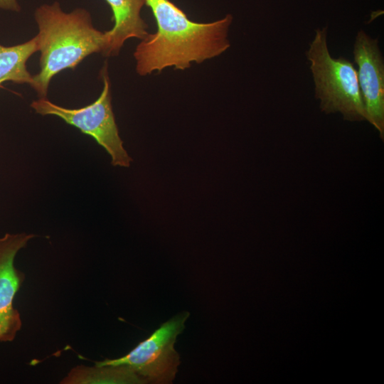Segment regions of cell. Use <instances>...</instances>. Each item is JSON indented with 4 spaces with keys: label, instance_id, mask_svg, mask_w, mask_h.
<instances>
[{
    "label": "cell",
    "instance_id": "7a4b0ae2",
    "mask_svg": "<svg viewBox=\"0 0 384 384\" xmlns=\"http://www.w3.org/2000/svg\"><path fill=\"white\" fill-rule=\"evenodd\" d=\"M34 16L38 28L35 38L40 52V70L33 75L31 87L39 98H46L55 75L65 69H75L91 54L105 56L110 42L107 31L94 27L85 9L66 13L55 1L37 8Z\"/></svg>",
    "mask_w": 384,
    "mask_h": 384
},
{
    "label": "cell",
    "instance_id": "ba28073f",
    "mask_svg": "<svg viewBox=\"0 0 384 384\" xmlns=\"http://www.w3.org/2000/svg\"><path fill=\"white\" fill-rule=\"evenodd\" d=\"M110 5L114 22L112 28L107 31L109 48L105 56L118 55L124 43L129 38L144 39L149 33L148 26L141 17L144 0H105Z\"/></svg>",
    "mask_w": 384,
    "mask_h": 384
},
{
    "label": "cell",
    "instance_id": "6da1fadb",
    "mask_svg": "<svg viewBox=\"0 0 384 384\" xmlns=\"http://www.w3.org/2000/svg\"><path fill=\"white\" fill-rule=\"evenodd\" d=\"M155 18L157 31L137 45L134 56L140 75L167 67L185 70L220 55L230 46L228 31L233 16L210 23H196L169 0H144Z\"/></svg>",
    "mask_w": 384,
    "mask_h": 384
},
{
    "label": "cell",
    "instance_id": "8992f818",
    "mask_svg": "<svg viewBox=\"0 0 384 384\" xmlns=\"http://www.w3.org/2000/svg\"><path fill=\"white\" fill-rule=\"evenodd\" d=\"M367 119L384 137V60L377 38L358 31L353 49Z\"/></svg>",
    "mask_w": 384,
    "mask_h": 384
},
{
    "label": "cell",
    "instance_id": "30bf717a",
    "mask_svg": "<svg viewBox=\"0 0 384 384\" xmlns=\"http://www.w3.org/2000/svg\"><path fill=\"white\" fill-rule=\"evenodd\" d=\"M36 38L21 44L5 46L0 44V86L5 82L33 83V75L27 69V61L37 52Z\"/></svg>",
    "mask_w": 384,
    "mask_h": 384
},
{
    "label": "cell",
    "instance_id": "5b68a950",
    "mask_svg": "<svg viewBox=\"0 0 384 384\" xmlns=\"http://www.w3.org/2000/svg\"><path fill=\"white\" fill-rule=\"evenodd\" d=\"M189 315L188 311L178 314L163 323L125 356L97 361L95 365H125L145 379L147 383H171L181 363L174 344L185 329V322Z\"/></svg>",
    "mask_w": 384,
    "mask_h": 384
},
{
    "label": "cell",
    "instance_id": "3957f363",
    "mask_svg": "<svg viewBox=\"0 0 384 384\" xmlns=\"http://www.w3.org/2000/svg\"><path fill=\"white\" fill-rule=\"evenodd\" d=\"M306 56L321 111L341 114L349 122L366 121L357 70L348 59L331 56L327 45V27L315 31Z\"/></svg>",
    "mask_w": 384,
    "mask_h": 384
},
{
    "label": "cell",
    "instance_id": "8fae6325",
    "mask_svg": "<svg viewBox=\"0 0 384 384\" xmlns=\"http://www.w3.org/2000/svg\"><path fill=\"white\" fill-rule=\"evenodd\" d=\"M0 9L19 11L21 6L17 0H0Z\"/></svg>",
    "mask_w": 384,
    "mask_h": 384
},
{
    "label": "cell",
    "instance_id": "277c9868",
    "mask_svg": "<svg viewBox=\"0 0 384 384\" xmlns=\"http://www.w3.org/2000/svg\"><path fill=\"white\" fill-rule=\"evenodd\" d=\"M103 88L98 98L92 103L77 109H69L48 100L39 98L31 107L41 115H55L67 124L92 137L111 157L114 166L129 167L132 158L123 146L112 111L110 82L105 64L100 71Z\"/></svg>",
    "mask_w": 384,
    "mask_h": 384
},
{
    "label": "cell",
    "instance_id": "52a82bcc",
    "mask_svg": "<svg viewBox=\"0 0 384 384\" xmlns=\"http://www.w3.org/2000/svg\"><path fill=\"white\" fill-rule=\"evenodd\" d=\"M36 237L34 234L6 233L0 238V341H13L21 329L20 313L14 306L25 274L16 269L14 259L18 252Z\"/></svg>",
    "mask_w": 384,
    "mask_h": 384
},
{
    "label": "cell",
    "instance_id": "9c48e42d",
    "mask_svg": "<svg viewBox=\"0 0 384 384\" xmlns=\"http://www.w3.org/2000/svg\"><path fill=\"white\" fill-rule=\"evenodd\" d=\"M62 384H144L146 380L125 365L78 366L68 373Z\"/></svg>",
    "mask_w": 384,
    "mask_h": 384
}]
</instances>
